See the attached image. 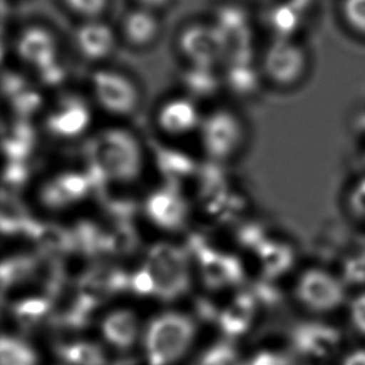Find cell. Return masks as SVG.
<instances>
[{"label":"cell","instance_id":"cell-29","mask_svg":"<svg viewBox=\"0 0 365 365\" xmlns=\"http://www.w3.org/2000/svg\"><path fill=\"white\" fill-rule=\"evenodd\" d=\"M138 1L141 4V6H143V8L158 10L161 9L163 6H166L170 0H138Z\"/></svg>","mask_w":365,"mask_h":365},{"label":"cell","instance_id":"cell-25","mask_svg":"<svg viewBox=\"0 0 365 365\" xmlns=\"http://www.w3.org/2000/svg\"><path fill=\"white\" fill-rule=\"evenodd\" d=\"M197 365H240V363L232 348L217 346L208 351Z\"/></svg>","mask_w":365,"mask_h":365},{"label":"cell","instance_id":"cell-2","mask_svg":"<svg viewBox=\"0 0 365 365\" xmlns=\"http://www.w3.org/2000/svg\"><path fill=\"white\" fill-rule=\"evenodd\" d=\"M196 138L201 153L210 163L231 165L248 148L250 126L235 106L215 105L205 111Z\"/></svg>","mask_w":365,"mask_h":365},{"label":"cell","instance_id":"cell-21","mask_svg":"<svg viewBox=\"0 0 365 365\" xmlns=\"http://www.w3.org/2000/svg\"><path fill=\"white\" fill-rule=\"evenodd\" d=\"M61 356L66 361L74 365H103L104 358L99 348L89 343H76L73 346H64Z\"/></svg>","mask_w":365,"mask_h":365},{"label":"cell","instance_id":"cell-7","mask_svg":"<svg viewBox=\"0 0 365 365\" xmlns=\"http://www.w3.org/2000/svg\"><path fill=\"white\" fill-rule=\"evenodd\" d=\"M258 68L264 84L277 89H291L306 76L308 55L294 41L278 39L267 48Z\"/></svg>","mask_w":365,"mask_h":365},{"label":"cell","instance_id":"cell-4","mask_svg":"<svg viewBox=\"0 0 365 365\" xmlns=\"http://www.w3.org/2000/svg\"><path fill=\"white\" fill-rule=\"evenodd\" d=\"M95 109L88 93L74 89L55 91L40 113V131L50 141L71 143L88 138L93 130Z\"/></svg>","mask_w":365,"mask_h":365},{"label":"cell","instance_id":"cell-9","mask_svg":"<svg viewBox=\"0 0 365 365\" xmlns=\"http://www.w3.org/2000/svg\"><path fill=\"white\" fill-rule=\"evenodd\" d=\"M178 53L187 66L217 68L225 61L226 45L215 24H192L180 33Z\"/></svg>","mask_w":365,"mask_h":365},{"label":"cell","instance_id":"cell-28","mask_svg":"<svg viewBox=\"0 0 365 365\" xmlns=\"http://www.w3.org/2000/svg\"><path fill=\"white\" fill-rule=\"evenodd\" d=\"M251 365H288V361H287L286 358H283L279 354H274V353H269V351H262L253 358Z\"/></svg>","mask_w":365,"mask_h":365},{"label":"cell","instance_id":"cell-23","mask_svg":"<svg viewBox=\"0 0 365 365\" xmlns=\"http://www.w3.org/2000/svg\"><path fill=\"white\" fill-rule=\"evenodd\" d=\"M73 14L83 21L98 20L104 15L109 0H63Z\"/></svg>","mask_w":365,"mask_h":365},{"label":"cell","instance_id":"cell-6","mask_svg":"<svg viewBox=\"0 0 365 365\" xmlns=\"http://www.w3.org/2000/svg\"><path fill=\"white\" fill-rule=\"evenodd\" d=\"M201 104L185 93L168 95L158 101L153 111V126L158 135L171 141L197 136L202 123Z\"/></svg>","mask_w":365,"mask_h":365},{"label":"cell","instance_id":"cell-27","mask_svg":"<svg viewBox=\"0 0 365 365\" xmlns=\"http://www.w3.org/2000/svg\"><path fill=\"white\" fill-rule=\"evenodd\" d=\"M351 207L358 217L365 220V180L358 183L351 193Z\"/></svg>","mask_w":365,"mask_h":365},{"label":"cell","instance_id":"cell-11","mask_svg":"<svg viewBox=\"0 0 365 365\" xmlns=\"http://www.w3.org/2000/svg\"><path fill=\"white\" fill-rule=\"evenodd\" d=\"M296 296L312 311L329 312L341 306L346 291L341 282L329 272L311 268L303 272L296 284Z\"/></svg>","mask_w":365,"mask_h":365},{"label":"cell","instance_id":"cell-15","mask_svg":"<svg viewBox=\"0 0 365 365\" xmlns=\"http://www.w3.org/2000/svg\"><path fill=\"white\" fill-rule=\"evenodd\" d=\"M181 91L202 104L212 101L223 91L222 76L217 68L187 66L181 75Z\"/></svg>","mask_w":365,"mask_h":365},{"label":"cell","instance_id":"cell-26","mask_svg":"<svg viewBox=\"0 0 365 365\" xmlns=\"http://www.w3.org/2000/svg\"><path fill=\"white\" fill-rule=\"evenodd\" d=\"M351 319L354 326L365 334V293L356 297L351 303Z\"/></svg>","mask_w":365,"mask_h":365},{"label":"cell","instance_id":"cell-22","mask_svg":"<svg viewBox=\"0 0 365 365\" xmlns=\"http://www.w3.org/2000/svg\"><path fill=\"white\" fill-rule=\"evenodd\" d=\"M341 15L351 33L365 38V0H341Z\"/></svg>","mask_w":365,"mask_h":365},{"label":"cell","instance_id":"cell-10","mask_svg":"<svg viewBox=\"0 0 365 365\" xmlns=\"http://www.w3.org/2000/svg\"><path fill=\"white\" fill-rule=\"evenodd\" d=\"M14 53L20 64L34 75L61 60L58 36L41 25H30L20 31Z\"/></svg>","mask_w":365,"mask_h":365},{"label":"cell","instance_id":"cell-14","mask_svg":"<svg viewBox=\"0 0 365 365\" xmlns=\"http://www.w3.org/2000/svg\"><path fill=\"white\" fill-rule=\"evenodd\" d=\"M160 34L161 23L156 11L143 6L128 11L120 26V36L123 43L135 50L151 48Z\"/></svg>","mask_w":365,"mask_h":365},{"label":"cell","instance_id":"cell-8","mask_svg":"<svg viewBox=\"0 0 365 365\" xmlns=\"http://www.w3.org/2000/svg\"><path fill=\"white\" fill-rule=\"evenodd\" d=\"M88 170L68 168L45 178L40 185V206L48 212H59L84 201L91 191Z\"/></svg>","mask_w":365,"mask_h":365},{"label":"cell","instance_id":"cell-1","mask_svg":"<svg viewBox=\"0 0 365 365\" xmlns=\"http://www.w3.org/2000/svg\"><path fill=\"white\" fill-rule=\"evenodd\" d=\"M89 161L103 182L128 187L143 178L150 155L135 128L126 123H114L93 135Z\"/></svg>","mask_w":365,"mask_h":365},{"label":"cell","instance_id":"cell-3","mask_svg":"<svg viewBox=\"0 0 365 365\" xmlns=\"http://www.w3.org/2000/svg\"><path fill=\"white\" fill-rule=\"evenodd\" d=\"M86 93L96 111L115 123L133 120L145 103L141 83L128 71L106 64L95 66L90 73Z\"/></svg>","mask_w":365,"mask_h":365},{"label":"cell","instance_id":"cell-19","mask_svg":"<svg viewBox=\"0 0 365 365\" xmlns=\"http://www.w3.org/2000/svg\"><path fill=\"white\" fill-rule=\"evenodd\" d=\"M255 313V303L251 297H238L220 318L223 331L230 336H238L246 331Z\"/></svg>","mask_w":365,"mask_h":365},{"label":"cell","instance_id":"cell-13","mask_svg":"<svg viewBox=\"0 0 365 365\" xmlns=\"http://www.w3.org/2000/svg\"><path fill=\"white\" fill-rule=\"evenodd\" d=\"M119 36L114 29L103 20L83 21L74 33V43L83 59L94 63L95 66L104 65L116 50Z\"/></svg>","mask_w":365,"mask_h":365},{"label":"cell","instance_id":"cell-20","mask_svg":"<svg viewBox=\"0 0 365 365\" xmlns=\"http://www.w3.org/2000/svg\"><path fill=\"white\" fill-rule=\"evenodd\" d=\"M0 361L1 365H35L36 363L35 354L29 346L6 336L1 339L0 344Z\"/></svg>","mask_w":365,"mask_h":365},{"label":"cell","instance_id":"cell-24","mask_svg":"<svg viewBox=\"0 0 365 365\" xmlns=\"http://www.w3.org/2000/svg\"><path fill=\"white\" fill-rule=\"evenodd\" d=\"M49 309V303L44 299H30L20 303L19 306L15 308V313L19 318L21 323L30 326L35 323L41 316Z\"/></svg>","mask_w":365,"mask_h":365},{"label":"cell","instance_id":"cell-17","mask_svg":"<svg viewBox=\"0 0 365 365\" xmlns=\"http://www.w3.org/2000/svg\"><path fill=\"white\" fill-rule=\"evenodd\" d=\"M221 76L223 91L237 99L252 98L259 85L264 84L259 68H255L252 63L225 65Z\"/></svg>","mask_w":365,"mask_h":365},{"label":"cell","instance_id":"cell-5","mask_svg":"<svg viewBox=\"0 0 365 365\" xmlns=\"http://www.w3.org/2000/svg\"><path fill=\"white\" fill-rule=\"evenodd\" d=\"M195 326L187 317L168 313L151 323L146 336L151 365H168L178 359L192 341Z\"/></svg>","mask_w":365,"mask_h":365},{"label":"cell","instance_id":"cell-18","mask_svg":"<svg viewBox=\"0 0 365 365\" xmlns=\"http://www.w3.org/2000/svg\"><path fill=\"white\" fill-rule=\"evenodd\" d=\"M103 329L108 341L119 348H128L136 338L138 323L133 313L115 312L105 319Z\"/></svg>","mask_w":365,"mask_h":365},{"label":"cell","instance_id":"cell-16","mask_svg":"<svg viewBox=\"0 0 365 365\" xmlns=\"http://www.w3.org/2000/svg\"><path fill=\"white\" fill-rule=\"evenodd\" d=\"M297 349L316 358H329L339 346V334L336 329L321 324H304L294 334Z\"/></svg>","mask_w":365,"mask_h":365},{"label":"cell","instance_id":"cell-30","mask_svg":"<svg viewBox=\"0 0 365 365\" xmlns=\"http://www.w3.org/2000/svg\"><path fill=\"white\" fill-rule=\"evenodd\" d=\"M344 365H365V351H356L346 358Z\"/></svg>","mask_w":365,"mask_h":365},{"label":"cell","instance_id":"cell-12","mask_svg":"<svg viewBox=\"0 0 365 365\" xmlns=\"http://www.w3.org/2000/svg\"><path fill=\"white\" fill-rule=\"evenodd\" d=\"M143 210L150 222L165 232H178L187 223V202L173 186L158 187L148 193Z\"/></svg>","mask_w":365,"mask_h":365}]
</instances>
